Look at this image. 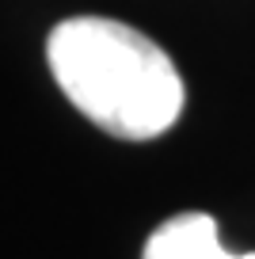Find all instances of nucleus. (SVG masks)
<instances>
[{
  "mask_svg": "<svg viewBox=\"0 0 255 259\" xmlns=\"http://www.w3.org/2000/svg\"><path fill=\"white\" fill-rule=\"evenodd\" d=\"M46 61L69 103L114 138L152 141L183 114V80L172 57L118 19L76 16L57 23Z\"/></svg>",
  "mask_w": 255,
  "mask_h": 259,
  "instance_id": "1",
  "label": "nucleus"
},
{
  "mask_svg": "<svg viewBox=\"0 0 255 259\" xmlns=\"http://www.w3.org/2000/svg\"><path fill=\"white\" fill-rule=\"evenodd\" d=\"M141 259H255V251H225L209 213H179L149 236Z\"/></svg>",
  "mask_w": 255,
  "mask_h": 259,
  "instance_id": "2",
  "label": "nucleus"
}]
</instances>
